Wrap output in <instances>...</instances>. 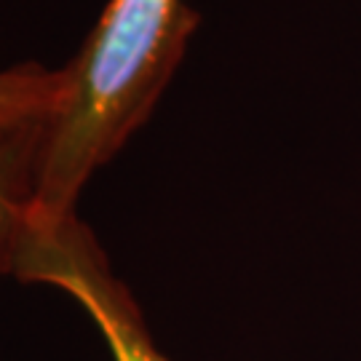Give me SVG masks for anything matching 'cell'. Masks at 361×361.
Instances as JSON below:
<instances>
[{
  "mask_svg": "<svg viewBox=\"0 0 361 361\" xmlns=\"http://www.w3.org/2000/svg\"><path fill=\"white\" fill-rule=\"evenodd\" d=\"M201 22L185 0H110L62 67V99L46 116L32 217L78 214L97 169L113 161L166 91Z\"/></svg>",
  "mask_w": 361,
  "mask_h": 361,
  "instance_id": "1",
  "label": "cell"
},
{
  "mask_svg": "<svg viewBox=\"0 0 361 361\" xmlns=\"http://www.w3.org/2000/svg\"><path fill=\"white\" fill-rule=\"evenodd\" d=\"M46 116L0 126V276L13 273L19 235L32 214Z\"/></svg>",
  "mask_w": 361,
  "mask_h": 361,
  "instance_id": "3",
  "label": "cell"
},
{
  "mask_svg": "<svg viewBox=\"0 0 361 361\" xmlns=\"http://www.w3.org/2000/svg\"><path fill=\"white\" fill-rule=\"evenodd\" d=\"M11 276L22 284L67 292L102 332L113 361H171L158 350L129 286L110 271L99 241L78 214L65 219L30 214Z\"/></svg>",
  "mask_w": 361,
  "mask_h": 361,
  "instance_id": "2",
  "label": "cell"
},
{
  "mask_svg": "<svg viewBox=\"0 0 361 361\" xmlns=\"http://www.w3.org/2000/svg\"><path fill=\"white\" fill-rule=\"evenodd\" d=\"M62 91V67L51 70L40 62H19L0 70V126L51 113Z\"/></svg>",
  "mask_w": 361,
  "mask_h": 361,
  "instance_id": "4",
  "label": "cell"
}]
</instances>
